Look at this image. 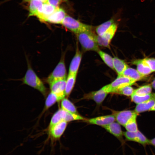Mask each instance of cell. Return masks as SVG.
Returning a JSON list of instances; mask_svg holds the SVG:
<instances>
[{"label":"cell","instance_id":"obj_1","mask_svg":"<svg viewBox=\"0 0 155 155\" xmlns=\"http://www.w3.org/2000/svg\"><path fill=\"white\" fill-rule=\"evenodd\" d=\"M23 84L38 90L44 97L47 94V89L43 83L28 63V68L22 79Z\"/></svg>","mask_w":155,"mask_h":155},{"label":"cell","instance_id":"obj_2","mask_svg":"<svg viewBox=\"0 0 155 155\" xmlns=\"http://www.w3.org/2000/svg\"><path fill=\"white\" fill-rule=\"evenodd\" d=\"M82 48L85 51L97 52L99 49L96 40V36L92 31L89 30L76 34Z\"/></svg>","mask_w":155,"mask_h":155},{"label":"cell","instance_id":"obj_3","mask_svg":"<svg viewBox=\"0 0 155 155\" xmlns=\"http://www.w3.org/2000/svg\"><path fill=\"white\" fill-rule=\"evenodd\" d=\"M61 24L75 34L86 30H92L91 26L83 23L67 15Z\"/></svg>","mask_w":155,"mask_h":155},{"label":"cell","instance_id":"obj_4","mask_svg":"<svg viewBox=\"0 0 155 155\" xmlns=\"http://www.w3.org/2000/svg\"><path fill=\"white\" fill-rule=\"evenodd\" d=\"M67 125V122L63 121L48 130L49 139H50L52 148L55 142L59 140L63 133Z\"/></svg>","mask_w":155,"mask_h":155},{"label":"cell","instance_id":"obj_5","mask_svg":"<svg viewBox=\"0 0 155 155\" xmlns=\"http://www.w3.org/2000/svg\"><path fill=\"white\" fill-rule=\"evenodd\" d=\"M66 76L64 60L62 58L54 70L47 78L46 81L49 84L55 81L67 79Z\"/></svg>","mask_w":155,"mask_h":155},{"label":"cell","instance_id":"obj_6","mask_svg":"<svg viewBox=\"0 0 155 155\" xmlns=\"http://www.w3.org/2000/svg\"><path fill=\"white\" fill-rule=\"evenodd\" d=\"M117 24L114 23L103 34L96 36V40L99 46L110 48V42L117 31Z\"/></svg>","mask_w":155,"mask_h":155},{"label":"cell","instance_id":"obj_7","mask_svg":"<svg viewBox=\"0 0 155 155\" xmlns=\"http://www.w3.org/2000/svg\"><path fill=\"white\" fill-rule=\"evenodd\" d=\"M111 93L109 84L107 85L99 90L86 94L84 98L92 100L98 104H101L104 100L107 95Z\"/></svg>","mask_w":155,"mask_h":155},{"label":"cell","instance_id":"obj_8","mask_svg":"<svg viewBox=\"0 0 155 155\" xmlns=\"http://www.w3.org/2000/svg\"><path fill=\"white\" fill-rule=\"evenodd\" d=\"M111 111L117 122L124 127L131 119L138 114L135 111Z\"/></svg>","mask_w":155,"mask_h":155},{"label":"cell","instance_id":"obj_9","mask_svg":"<svg viewBox=\"0 0 155 155\" xmlns=\"http://www.w3.org/2000/svg\"><path fill=\"white\" fill-rule=\"evenodd\" d=\"M66 79L55 81L49 84L51 92L56 95L60 100H62L66 96Z\"/></svg>","mask_w":155,"mask_h":155},{"label":"cell","instance_id":"obj_10","mask_svg":"<svg viewBox=\"0 0 155 155\" xmlns=\"http://www.w3.org/2000/svg\"><path fill=\"white\" fill-rule=\"evenodd\" d=\"M136 81L123 75H118L111 83L109 84L111 93L115 90L126 86H131L135 83Z\"/></svg>","mask_w":155,"mask_h":155},{"label":"cell","instance_id":"obj_11","mask_svg":"<svg viewBox=\"0 0 155 155\" xmlns=\"http://www.w3.org/2000/svg\"><path fill=\"white\" fill-rule=\"evenodd\" d=\"M107 131L117 138L122 145L125 142L123 139V132L122 131L120 124L115 122L102 127Z\"/></svg>","mask_w":155,"mask_h":155},{"label":"cell","instance_id":"obj_12","mask_svg":"<svg viewBox=\"0 0 155 155\" xmlns=\"http://www.w3.org/2000/svg\"><path fill=\"white\" fill-rule=\"evenodd\" d=\"M115 120L114 116L112 114L91 118L88 120V122L102 127L114 122Z\"/></svg>","mask_w":155,"mask_h":155},{"label":"cell","instance_id":"obj_13","mask_svg":"<svg viewBox=\"0 0 155 155\" xmlns=\"http://www.w3.org/2000/svg\"><path fill=\"white\" fill-rule=\"evenodd\" d=\"M66 16L65 10L62 8L58 7L48 17L46 22L51 24H61Z\"/></svg>","mask_w":155,"mask_h":155},{"label":"cell","instance_id":"obj_14","mask_svg":"<svg viewBox=\"0 0 155 155\" xmlns=\"http://www.w3.org/2000/svg\"><path fill=\"white\" fill-rule=\"evenodd\" d=\"M82 53L78 46H77L75 53L70 64L69 73L77 74L82 58Z\"/></svg>","mask_w":155,"mask_h":155},{"label":"cell","instance_id":"obj_15","mask_svg":"<svg viewBox=\"0 0 155 155\" xmlns=\"http://www.w3.org/2000/svg\"><path fill=\"white\" fill-rule=\"evenodd\" d=\"M44 2L39 0L32 1L29 2L28 17L35 16L37 17L41 12Z\"/></svg>","mask_w":155,"mask_h":155},{"label":"cell","instance_id":"obj_16","mask_svg":"<svg viewBox=\"0 0 155 155\" xmlns=\"http://www.w3.org/2000/svg\"><path fill=\"white\" fill-rule=\"evenodd\" d=\"M57 8L47 1L44 2L41 12L37 18L41 22H46L48 17L55 11Z\"/></svg>","mask_w":155,"mask_h":155},{"label":"cell","instance_id":"obj_17","mask_svg":"<svg viewBox=\"0 0 155 155\" xmlns=\"http://www.w3.org/2000/svg\"><path fill=\"white\" fill-rule=\"evenodd\" d=\"M132 63L136 66L137 70L144 76L148 75L152 72L144 59L135 60L132 62Z\"/></svg>","mask_w":155,"mask_h":155},{"label":"cell","instance_id":"obj_18","mask_svg":"<svg viewBox=\"0 0 155 155\" xmlns=\"http://www.w3.org/2000/svg\"><path fill=\"white\" fill-rule=\"evenodd\" d=\"M66 115V111L61 108L57 111L51 118L49 125L48 130L62 121H65Z\"/></svg>","mask_w":155,"mask_h":155},{"label":"cell","instance_id":"obj_19","mask_svg":"<svg viewBox=\"0 0 155 155\" xmlns=\"http://www.w3.org/2000/svg\"><path fill=\"white\" fill-rule=\"evenodd\" d=\"M121 75L127 77L136 82L142 80L145 77L137 70L128 67L125 69Z\"/></svg>","mask_w":155,"mask_h":155},{"label":"cell","instance_id":"obj_20","mask_svg":"<svg viewBox=\"0 0 155 155\" xmlns=\"http://www.w3.org/2000/svg\"><path fill=\"white\" fill-rule=\"evenodd\" d=\"M155 104V98L144 102L137 104L135 111L137 113L149 110Z\"/></svg>","mask_w":155,"mask_h":155},{"label":"cell","instance_id":"obj_21","mask_svg":"<svg viewBox=\"0 0 155 155\" xmlns=\"http://www.w3.org/2000/svg\"><path fill=\"white\" fill-rule=\"evenodd\" d=\"M113 66L118 75H121L125 69L128 67L123 60L115 57L113 58Z\"/></svg>","mask_w":155,"mask_h":155},{"label":"cell","instance_id":"obj_22","mask_svg":"<svg viewBox=\"0 0 155 155\" xmlns=\"http://www.w3.org/2000/svg\"><path fill=\"white\" fill-rule=\"evenodd\" d=\"M77 74L68 73L66 81L65 93L66 96H68L71 92L75 84Z\"/></svg>","mask_w":155,"mask_h":155},{"label":"cell","instance_id":"obj_23","mask_svg":"<svg viewBox=\"0 0 155 155\" xmlns=\"http://www.w3.org/2000/svg\"><path fill=\"white\" fill-rule=\"evenodd\" d=\"M61 108L71 113L78 114L76 108L73 104L67 98H64L61 102Z\"/></svg>","mask_w":155,"mask_h":155},{"label":"cell","instance_id":"obj_24","mask_svg":"<svg viewBox=\"0 0 155 155\" xmlns=\"http://www.w3.org/2000/svg\"><path fill=\"white\" fill-rule=\"evenodd\" d=\"M155 98V93L150 94L142 96L132 94L131 96L132 101L134 103L139 104Z\"/></svg>","mask_w":155,"mask_h":155},{"label":"cell","instance_id":"obj_25","mask_svg":"<svg viewBox=\"0 0 155 155\" xmlns=\"http://www.w3.org/2000/svg\"><path fill=\"white\" fill-rule=\"evenodd\" d=\"M114 23V19L112 18L97 26L95 29L97 35L103 34Z\"/></svg>","mask_w":155,"mask_h":155},{"label":"cell","instance_id":"obj_26","mask_svg":"<svg viewBox=\"0 0 155 155\" xmlns=\"http://www.w3.org/2000/svg\"><path fill=\"white\" fill-rule=\"evenodd\" d=\"M97 52L104 62L109 67L114 70L113 58L100 49Z\"/></svg>","mask_w":155,"mask_h":155},{"label":"cell","instance_id":"obj_27","mask_svg":"<svg viewBox=\"0 0 155 155\" xmlns=\"http://www.w3.org/2000/svg\"><path fill=\"white\" fill-rule=\"evenodd\" d=\"M61 100L54 93L51 92L46 97L45 102V109H48L56 102Z\"/></svg>","mask_w":155,"mask_h":155},{"label":"cell","instance_id":"obj_28","mask_svg":"<svg viewBox=\"0 0 155 155\" xmlns=\"http://www.w3.org/2000/svg\"><path fill=\"white\" fill-rule=\"evenodd\" d=\"M152 87L150 84L143 86L134 90L133 94L142 96L150 94L152 91Z\"/></svg>","mask_w":155,"mask_h":155},{"label":"cell","instance_id":"obj_29","mask_svg":"<svg viewBox=\"0 0 155 155\" xmlns=\"http://www.w3.org/2000/svg\"><path fill=\"white\" fill-rule=\"evenodd\" d=\"M131 86H126L122 87L115 90L113 93L127 96H131L133 94L134 90Z\"/></svg>","mask_w":155,"mask_h":155},{"label":"cell","instance_id":"obj_30","mask_svg":"<svg viewBox=\"0 0 155 155\" xmlns=\"http://www.w3.org/2000/svg\"><path fill=\"white\" fill-rule=\"evenodd\" d=\"M137 116L131 119L124 126L127 131L135 132L138 130L136 122Z\"/></svg>","mask_w":155,"mask_h":155},{"label":"cell","instance_id":"obj_31","mask_svg":"<svg viewBox=\"0 0 155 155\" xmlns=\"http://www.w3.org/2000/svg\"><path fill=\"white\" fill-rule=\"evenodd\" d=\"M123 135L127 141L138 143V137L137 131L133 132L127 131L123 132Z\"/></svg>","mask_w":155,"mask_h":155},{"label":"cell","instance_id":"obj_32","mask_svg":"<svg viewBox=\"0 0 155 155\" xmlns=\"http://www.w3.org/2000/svg\"><path fill=\"white\" fill-rule=\"evenodd\" d=\"M85 119L78 114L69 113L66 111V115L65 121L68 122L73 121L83 120Z\"/></svg>","mask_w":155,"mask_h":155},{"label":"cell","instance_id":"obj_33","mask_svg":"<svg viewBox=\"0 0 155 155\" xmlns=\"http://www.w3.org/2000/svg\"><path fill=\"white\" fill-rule=\"evenodd\" d=\"M146 62L149 66L152 72L155 71V58H146L144 59Z\"/></svg>","mask_w":155,"mask_h":155},{"label":"cell","instance_id":"obj_34","mask_svg":"<svg viewBox=\"0 0 155 155\" xmlns=\"http://www.w3.org/2000/svg\"><path fill=\"white\" fill-rule=\"evenodd\" d=\"M67 0H47V2L49 4L57 8L62 2H67Z\"/></svg>","mask_w":155,"mask_h":155},{"label":"cell","instance_id":"obj_35","mask_svg":"<svg viewBox=\"0 0 155 155\" xmlns=\"http://www.w3.org/2000/svg\"><path fill=\"white\" fill-rule=\"evenodd\" d=\"M10 0H5L4 2H5L6 1H9ZM22 1V2H29L31 1H34V0H39L43 2H45L47 1V0H21Z\"/></svg>","mask_w":155,"mask_h":155},{"label":"cell","instance_id":"obj_36","mask_svg":"<svg viewBox=\"0 0 155 155\" xmlns=\"http://www.w3.org/2000/svg\"><path fill=\"white\" fill-rule=\"evenodd\" d=\"M149 145L155 147V137L150 140Z\"/></svg>","mask_w":155,"mask_h":155},{"label":"cell","instance_id":"obj_37","mask_svg":"<svg viewBox=\"0 0 155 155\" xmlns=\"http://www.w3.org/2000/svg\"><path fill=\"white\" fill-rule=\"evenodd\" d=\"M151 85L152 87L155 90V78L152 81Z\"/></svg>","mask_w":155,"mask_h":155},{"label":"cell","instance_id":"obj_38","mask_svg":"<svg viewBox=\"0 0 155 155\" xmlns=\"http://www.w3.org/2000/svg\"><path fill=\"white\" fill-rule=\"evenodd\" d=\"M149 111H155V104L154 106L149 110Z\"/></svg>","mask_w":155,"mask_h":155}]
</instances>
